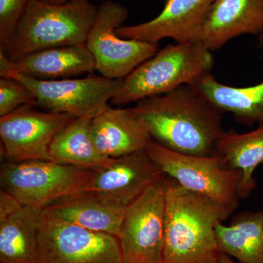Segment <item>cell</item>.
<instances>
[{
  "mask_svg": "<svg viewBox=\"0 0 263 263\" xmlns=\"http://www.w3.org/2000/svg\"><path fill=\"white\" fill-rule=\"evenodd\" d=\"M130 109L153 141L183 155H214L226 132L223 114L191 85L143 99Z\"/></svg>",
  "mask_w": 263,
  "mask_h": 263,
  "instance_id": "cell-1",
  "label": "cell"
},
{
  "mask_svg": "<svg viewBox=\"0 0 263 263\" xmlns=\"http://www.w3.org/2000/svg\"><path fill=\"white\" fill-rule=\"evenodd\" d=\"M231 213L166 176L162 263H216L221 252L216 226Z\"/></svg>",
  "mask_w": 263,
  "mask_h": 263,
  "instance_id": "cell-2",
  "label": "cell"
},
{
  "mask_svg": "<svg viewBox=\"0 0 263 263\" xmlns=\"http://www.w3.org/2000/svg\"><path fill=\"white\" fill-rule=\"evenodd\" d=\"M98 12V5L93 3L51 5L29 0L3 52L15 60L47 48L85 44Z\"/></svg>",
  "mask_w": 263,
  "mask_h": 263,
  "instance_id": "cell-3",
  "label": "cell"
},
{
  "mask_svg": "<svg viewBox=\"0 0 263 263\" xmlns=\"http://www.w3.org/2000/svg\"><path fill=\"white\" fill-rule=\"evenodd\" d=\"M214 65L212 51L200 41L167 45L123 79L110 103L122 106L166 94L191 84Z\"/></svg>",
  "mask_w": 263,
  "mask_h": 263,
  "instance_id": "cell-4",
  "label": "cell"
},
{
  "mask_svg": "<svg viewBox=\"0 0 263 263\" xmlns=\"http://www.w3.org/2000/svg\"><path fill=\"white\" fill-rule=\"evenodd\" d=\"M146 152L164 176L183 188L214 200L231 214L238 208L241 172L227 167L217 155H183L153 140Z\"/></svg>",
  "mask_w": 263,
  "mask_h": 263,
  "instance_id": "cell-5",
  "label": "cell"
},
{
  "mask_svg": "<svg viewBox=\"0 0 263 263\" xmlns=\"http://www.w3.org/2000/svg\"><path fill=\"white\" fill-rule=\"evenodd\" d=\"M92 171L52 160L5 162L0 184L20 203L45 209L58 199L87 190Z\"/></svg>",
  "mask_w": 263,
  "mask_h": 263,
  "instance_id": "cell-6",
  "label": "cell"
},
{
  "mask_svg": "<svg viewBox=\"0 0 263 263\" xmlns=\"http://www.w3.org/2000/svg\"><path fill=\"white\" fill-rule=\"evenodd\" d=\"M129 16L125 6L105 0L98 12L86 45L93 55L95 70L103 77L124 79L160 50L159 43L124 39L116 32Z\"/></svg>",
  "mask_w": 263,
  "mask_h": 263,
  "instance_id": "cell-7",
  "label": "cell"
},
{
  "mask_svg": "<svg viewBox=\"0 0 263 263\" xmlns=\"http://www.w3.org/2000/svg\"><path fill=\"white\" fill-rule=\"evenodd\" d=\"M38 263H122L115 235L92 231L43 209Z\"/></svg>",
  "mask_w": 263,
  "mask_h": 263,
  "instance_id": "cell-8",
  "label": "cell"
},
{
  "mask_svg": "<svg viewBox=\"0 0 263 263\" xmlns=\"http://www.w3.org/2000/svg\"><path fill=\"white\" fill-rule=\"evenodd\" d=\"M1 77L20 81L35 97L37 108L75 117L96 116L108 106V101L122 88L123 79L87 76L57 80H40L9 71Z\"/></svg>",
  "mask_w": 263,
  "mask_h": 263,
  "instance_id": "cell-9",
  "label": "cell"
},
{
  "mask_svg": "<svg viewBox=\"0 0 263 263\" xmlns=\"http://www.w3.org/2000/svg\"><path fill=\"white\" fill-rule=\"evenodd\" d=\"M166 176L126 208L118 239L122 263H162Z\"/></svg>",
  "mask_w": 263,
  "mask_h": 263,
  "instance_id": "cell-10",
  "label": "cell"
},
{
  "mask_svg": "<svg viewBox=\"0 0 263 263\" xmlns=\"http://www.w3.org/2000/svg\"><path fill=\"white\" fill-rule=\"evenodd\" d=\"M27 104L0 117L1 155L7 162L51 160L49 148L62 127L76 119Z\"/></svg>",
  "mask_w": 263,
  "mask_h": 263,
  "instance_id": "cell-11",
  "label": "cell"
},
{
  "mask_svg": "<svg viewBox=\"0 0 263 263\" xmlns=\"http://www.w3.org/2000/svg\"><path fill=\"white\" fill-rule=\"evenodd\" d=\"M214 0H166L155 18L136 25L122 26L116 32L124 39L158 43L164 38L177 43L200 41V32Z\"/></svg>",
  "mask_w": 263,
  "mask_h": 263,
  "instance_id": "cell-12",
  "label": "cell"
},
{
  "mask_svg": "<svg viewBox=\"0 0 263 263\" xmlns=\"http://www.w3.org/2000/svg\"><path fill=\"white\" fill-rule=\"evenodd\" d=\"M43 209L0 191V263H38Z\"/></svg>",
  "mask_w": 263,
  "mask_h": 263,
  "instance_id": "cell-13",
  "label": "cell"
},
{
  "mask_svg": "<svg viewBox=\"0 0 263 263\" xmlns=\"http://www.w3.org/2000/svg\"><path fill=\"white\" fill-rule=\"evenodd\" d=\"M146 150L114 158L103 168L93 170L87 190L105 194L127 205L164 177Z\"/></svg>",
  "mask_w": 263,
  "mask_h": 263,
  "instance_id": "cell-14",
  "label": "cell"
},
{
  "mask_svg": "<svg viewBox=\"0 0 263 263\" xmlns=\"http://www.w3.org/2000/svg\"><path fill=\"white\" fill-rule=\"evenodd\" d=\"M94 70L95 59L86 43L47 48L15 60L0 51V76L13 71L40 80H57Z\"/></svg>",
  "mask_w": 263,
  "mask_h": 263,
  "instance_id": "cell-15",
  "label": "cell"
},
{
  "mask_svg": "<svg viewBox=\"0 0 263 263\" xmlns=\"http://www.w3.org/2000/svg\"><path fill=\"white\" fill-rule=\"evenodd\" d=\"M263 31V0H214L200 32V41L211 51L233 38Z\"/></svg>",
  "mask_w": 263,
  "mask_h": 263,
  "instance_id": "cell-16",
  "label": "cell"
},
{
  "mask_svg": "<svg viewBox=\"0 0 263 263\" xmlns=\"http://www.w3.org/2000/svg\"><path fill=\"white\" fill-rule=\"evenodd\" d=\"M91 138L96 149L108 158L146 150L152 137L143 122L129 108H106L92 118Z\"/></svg>",
  "mask_w": 263,
  "mask_h": 263,
  "instance_id": "cell-17",
  "label": "cell"
},
{
  "mask_svg": "<svg viewBox=\"0 0 263 263\" xmlns=\"http://www.w3.org/2000/svg\"><path fill=\"white\" fill-rule=\"evenodd\" d=\"M126 208L105 194L83 190L58 199L45 209L64 220L118 238Z\"/></svg>",
  "mask_w": 263,
  "mask_h": 263,
  "instance_id": "cell-18",
  "label": "cell"
},
{
  "mask_svg": "<svg viewBox=\"0 0 263 263\" xmlns=\"http://www.w3.org/2000/svg\"><path fill=\"white\" fill-rule=\"evenodd\" d=\"M190 85L221 113L231 114L237 122L249 127L263 125V81L254 86L235 87L221 84L208 72Z\"/></svg>",
  "mask_w": 263,
  "mask_h": 263,
  "instance_id": "cell-19",
  "label": "cell"
},
{
  "mask_svg": "<svg viewBox=\"0 0 263 263\" xmlns=\"http://www.w3.org/2000/svg\"><path fill=\"white\" fill-rule=\"evenodd\" d=\"M214 155L220 157L228 168L241 172L238 196L240 200L247 198L257 184L254 171L263 164V125L249 133L224 132L216 143Z\"/></svg>",
  "mask_w": 263,
  "mask_h": 263,
  "instance_id": "cell-20",
  "label": "cell"
},
{
  "mask_svg": "<svg viewBox=\"0 0 263 263\" xmlns=\"http://www.w3.org/2000/svg\"><path fill=\"white\" fill-rule=\"evenodd\" d=\"M94 117L76 118L57 133L50 145L52 161L91 170L103 168L112 163L114 158L102 155L93 143L90 124Z\"/></svg>",
  "mask_w": 263,
  "mask_h": 263,
  "instance_id": "cell-21",
  "label": "cell"
},
{
  "mask_svg": "<svg viewBox=\"0 0 263 263\" xmlns=\"http://www.w3.org/2000/svg\"><path fill=\"white\" fill-rule=\"evenodd\" d=\"M216 233L221 253L240 263H263V210L240 213L229 226L219 221Z\"/></svg>",
  "mask_w": 263,
  "mask_h": 263,
  "instance_id": "cell-22",
  "label": "cell"
},
{
  "mask_svg": "<svg viewBox=\"0 0 263 263\" xmlns=\"http://www.w3.org/2000/svg\"><path fill=\"white\" fill-rule=\"evenodd\" d=\"M35 103V97L28 87L10 77L0 79V117L14 111L27 104Z\"/></svg>",
  "mask_w": 263,
  "mask_h": 263,
  "instance_id": "cell-23",
  "label": "cell"
},
{
  "mask_svg": "<svg viewBox=\"0 0 263 263\" xmlns=\"http://www.w3.org/2000/svg\"><path fill=\"white\" fill-rule=\"evenodd\" d=\"M29 0H0V50L5 51L11 42L19 21Z\"/></svg>",
  "mask_w": 263,
  "mask_h": 263,
  "instance_id": "cell-24",
  "label": "cell"
},
{
  "mask_svg": "<svg viewBox=\"0 0 263 263\" xmlns=\"http://www.w3.org/2000/svg\"><path fill=\"white\" fill-rule=\"evenodd\" d=\"M44 3L51 5H62L69 3H92V1H100V0H41Z\"/></svg>",
  "mask_w": 263,
  "mask_h": 263,
  "instance_id": "cell-25",
  "label": "cell"
},
{
  "mask_svg": "<svg viewBox=\"0 0 263 263\" xmlns=\"http://www.w3.org/2000/svg\"><path fill=\"white\" fill-rule=\"evenodd\" d=\"M216 263H240L236 262V261L232 259L230 256L227 255L223 253H221L219 255V259H218L217 262Z\"/></svg>",
  "mask_w": 263,
  "mask_h": 263,
  "instance_id": "cell-26",
  "label": "cell"
},
{
  "mask_svg": "<svg viewBox=\"0 0 263 263\" xmlns=\"http://www.w3.org/2000/svg\"><path fill=\"white\" fill-rule=\"evenodd\" d=\"M257 47L259 48H263V31L262 33L258 36V38H257Z\"/></svg>",
  "mask_w": 263,
  "mask_h": 263,
  "instance_id": "cell-27",
  "label": "cell"
}]
</instances>
